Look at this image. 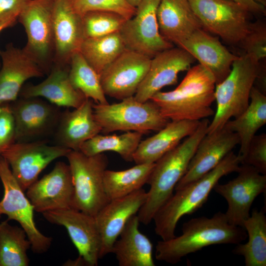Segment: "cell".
Masks as SVG:
<instances>
[{"mask_svg": "<svg viewBox=\"0 0 266 266\" xmlns=\"http://www.w3.org/2000/svg\"><path fill=\"white\" fill-rule=\"evenodd\" d=\"M121 100L113 104L94 102V115L101 133L136 132L143 134L160 131L170 121L151 100L142 102L133 96Z\"/></svg>", "mask_w": 266, "mask_h": 266, "instance_id": "obj_6", "label": "cell"}, {"mask_svg": "<svg viewBox=\"0 0 266 266\" xmlns=\"http://www.w3.org/2000/svg\"><path fill=\"white\" fill-rule=\"evenodd\" d=\"M136 214L132 216L114 242L112 252L120 266H155L153 246L139 230Z\"/></svg>", "mask_w": 266, "mask_h": 266, "instance_id": "obj_28", "label": "cell"}, {"mask_svg": "<svg viewBox=\"0 0 266 266\" xmlns=\"http://www.w3.org/2000/svg\"><path fill=\"white\" fill-rule=\"evenodd\" d=\"M190 54L213 75L216 84L229 74L238 56L231 52L219 40L203 28L193 33L178 45Z\"/></svg>", "mask_w": 266, "mask_h": 266, "instance_id": "obj_23", "label": "cell"}, {"mask_svg": "<svg viewBox=\"0 0 266 266\" xmlns=\"http://www.w3.org/2000/svg\"><path fill=\"white\" fill-rule=\"evenodd\" d=\"M240 164L237 155L232 151L200 178L175 190V193L154 217L155 233L163 240L175 237L179 220L184 215L192 214L200 208L219 180L228 174L237 172Z\"/></svg>", "mask_w": 266, "mask_h": 266, "instance_id": "obj_4", "label": "cell"}, {"mask_svg": "<svg viewBox=\"0 0 266 266\" xmlns=\"http://www.w3.org/2000/svg\"><path fill=\"white\" fill-rule=\"evenodd\" d=\"M94 101L86 98L72 111L62 112L53 135L56 145L71 150L79 151L86 141L101 133L93 112Z\"/></svg>", "mask_w": 266, "mask_h": 266, "instance_id": "obj_24", "label": "cell"}, {"mask_svg": "<svg viewBox=\"0 0 266 266\" xmlns=\"http://www.w3.org/2000/svg\"><path fill=\"white\" fill-rule=\"evenodd\" d=\"M143 134L136 132H126L120 135H101L99 133L84 142L79 151L87 156L112 151L127 162H133V154L141 140Z\"/></svg>", "mask_w": 266, "mask_h": 266, "instance_id": "obj_33", "label": "cell"}, {"mask_svg": "<svg viewBox=\"0 0 266 266\" xmlns=\"http://www.w3.org/2000/svg\"><path fill=\"white\" fill-rule=\"evenodd\" d=\"M69 80L73 87L96 103H108L100 75L87 63L79 51L75 53L69 62Z\"/></svg>", "mask_w": 266, "mask_h": 266, "instance_id": "obj_35", "label": "cell"}, {"mask_svg": "<svg viewBox=\"0 0 266 266\" xmlns=\"http://www.w3.org/2000/svg\"><path fill=\"white\" fill-rule=\"evenodd\" d=\"M75 11L81 16L92 11H104L114 12L126 20L135 14L136 8L125 0H71Z\"/></svg>", "mask_w": 266, "mask_h": 266, "instance_id": "obj_37", "label": "cell"}, {"mask_svg": "<svg viewBox=\"0 0 266 266\" xmlns=\"http://www.w3.org/2000/svg\"><path fill=\"white\" fill-rule=\"evenodd\" d=\"M200 121H169L154 135L141 140L133 156L135 164L155 163L185 138L193 134Z\"/></svg>", "mask_w": 266, "mask_h": 266, "instance_id": "obj_27", "label": "cell"}, {"mask_svg": "<svg viewBox=\"0 0 266 266\" xmlns=\"http://www.w3.org/2000/svg\"><path fill=\"white\" fill-rule=\"evenodd\" d=\"M155 163L136 164L122 170L106 169L103 182L108 199H112L128 195L147 184Z\"/></svg>", "mask_w": 266, "mask_h": 266, "instance_id": "obj_31", "label": "cell"}, {"mask_svg": "<svg viewBox=\"0 0 266 266\" xmlns=\"http://www.w3.org/2000/svg\"><path fill=\"white\" fill-rule=\"evenodd\" d=\"M126 49L119 32H117L103 36L84 39L79 52L100 75Z\"/></svg>", "mask_w": 266, "mask_h": 266, "instance_id": "obj_32", "label": "cell"}, {"mask_svg": "<svg viewBox=\"0 0 266 266\" xmlns=\"http://www.w3.org/2000/svg\"><path fill=\"white\" fill-rule=\"evenodd\" d=\"M8 104L15 123V142L53 135L62 113L60 107L39 97L19 98Z\"/></svg>", "mask_w": 266, "mask_h": 266, "instance_id": "obj_13", "label": "cell"}, {"mask_svg": "<svg viewBox=\"0 0 266 266\" xmlns=\"http://www.w3.org/2000/svg\"><path fill=\"white\" fill-rule=\"evenodd\" d=\"M244 54L258 62L266 56V26L264 22L252 23L250 30L240 44Z\"/></svg>", "mask_w": 266, "mask_h": 266, "instance_id": "obj_38", "label": "cell"}, {"mask_svg": "<svg viewBox=\"0 0 266 266\" xmlns=\"http://www.w3.org/2000/svg\"><path fill=\"white\" fill-rule=\"evenodd\" d=\"M216 81L212 73L199 64L191 67L173 90L159 91L150 100L170 121H200L213 115Z\"/></svg>", "mask_w": 266, "mask_h": 266, "instance_id": "obj_3", "label": "cell"}, {"mask_svg": "<svg viewBox=\"0 0 266 266\" xmlns=\"http://www.w3.org/2000/svg\"><path fill=\"white\" fill-rule=\"evenodd\" d=\"M237 172L235 178L225 184L218 182L213 190L227 202L225 214L228 222L243 228L254 200L266 191V175L246 164H241Z\"/></svg>", "mask_w": 266, "mask_h": 266, "instance_id": "obj_14", "label": "cell"}, {"mask_svg": "<svg viewBox=\"0 0 266 266\" xmlns=\"http://www.w3.org/2000/svg\"><path fill=\"white\" fill-rule=\"evenodd\" d=\"M242 6L251 14H266V0H231Z\"/></svg>", "mask_w": 266, "mask_h": 266, "instance_id": "obj_42", "label": "cell"}, {"mask_svg": "<svg viewBox=\"0 0 266 266\" xmlns=\"http://www.w3.org/2000/svg\"><path fill=\"white\" fill-rule=\"evenodd\" d=\"M146 197L147 192L141 188L111 200L95 217L101 240L100 259L112 252L113 244L126 223L137 214Z\"/></svg>", "mask_w": 266, "mask_h": 266, "instance_id": "obj_19", "label": "cell"}, {"mask_svg": "<svg viewBox=\"0 0 266 266\" xmlns=\"http://www.w3.org/2000/svg\"><path fill=\"white\" fill-rule=\"evenodd\" d=\"M203 119L196 131L156 163L147 184L150 189L146 200L137 213L140 223L147 225L157 211L170 199L177 183L184 175L197 146L206 134L209 124Z\"/></svg>", "mask_w": 266, "mask_h": 266, "instance_id": "obj_2", "label": "cell"}, {"mask_svg": "<svg viewBox=\"0 0 266 266\" xmlns=\"http://www.w3.org/2000/svg\"><path fill=\"white\" fill-rule=\"evenodd\" d=\"M0 179L4 194L0 201V219L18 222L25 231L33 253L42 254L50 248L52 238L44 235L37 229L34 220V208L12 173L10 168L0 155Z\"/></svg>", "mask_w": 266, "mask_h": 266, "instance_id": "obj_10", "label": "cell"}, {"mask_svg": "<svg viewBox=\"0 0 266 266\" xmlns=\"http://www.w3.org/2000/svg\"><path fill=\"white\" fill-rule=\"evenodd\" d=\"M26 195L39 213L72 208L74 187L68 164L56 163L51 172L27 189Z\"/></svg>", "mask_w": 266, "mask_h": 266, "instance_id": "obj_17", "label": "cell"}, {"mask_svg": "<svg viewBox=\"0 0 266 266\" xmlns=\"http://www.w3.org/2000/svg\"><path fill=\"white\" fill-rule=\"evenodd\" d=\"M151 60L126 49L100 74L105 95L119 100L134 96L148 70Z\"/></svg>", "mask_w": 266, "mask_h": 266, "instance_id": "obj_15", "label": "cell"}, {"mask_svg": "<svg viewBox=\"0 0 266 266\" xmlns=\"http://www.w3.org/2000/svg\"><path fill=\"white\" fill-rule=\"evenodd\" d=\"M17 20H10L6 21L0 22V33L3 30L14 26L16 23ZM1 51L0 50V68L1 67Z\"/></svg>", "mask_w": 266, "mask_h": 266, "instance_id": "obj_43", "label": "cell"}, {"mask_svg": "<svg viewBox=\"0 0 266 266\" xmlns=\"http://www.w3.org/2000/svg\"><path fill=\"white\" fill-rule=\"evenodd\" d=\"M0 106L16 100L24 83L33 77H43L44 72L23 49L12 43L1 51Z\"/></svg>", "mask_w": 266, "mask_h": 266, "instance_id": "obj_21", "label": "cell"}, {"mask_svg": "<svg viewBox=\"0 0 266 266\" xmlns=\"http://www.w3.org/2000/svg\"><path fill=\"white\" fill-rule=\"evenodd\" d=\"M70 149L49 145L42 139L15 142L2 152L12 173L21 189L25 191L37 180L40 172L52 161L66 157Z\"/></svg>", "mask_w": 266, "mask_h": 266, "instance_id": "obj_11", "label": "cell"}, {"mask_svg": "<svg viewBox=\"0 0 266 266\" xmlns=\"http://www.w3.org/2000/svg\"><path fill=\"white\" fill-rule=\"evenodd\" d=\"M239 143L237 134L225 127L206 133L200 141L186 172L174 190L197 180L212 170Z\"/></svg>", "mask_w": 266, "mask_h": 266, "instance_id": "obj_20", "label": "cell"}, {"mask_svg": "<svg viewBox=\"0 0 266 266\" xmlns=\"http://www.w3.org/2000/svg\"><path fill=\"white\" fill-rule=\"evenodd\" d=\"M182 233L170 239L161 240L156 246L155 258L175 264L188 254L216 244H238L245 240V229L230 224L225 213L218 212L211 218L201 216L183 224Z\"/></svg>", "mask_w": 266, "mask_h": 266, "instance_id": "obj_1", "label": "cell"}, {"mask_svg": "<svg viewBox=\"0 0 266 266\" xmlns=\"http://www.w3.org/2000/svg\"><path fill=\"white\" fill-rule=\"evenodd\" d=\"M157 17L161 35L177 46L195 31L202 28L188 0H161Z\"/></svg>", "mask_w": 266, "mask_h": 266, "instance_id": "obj_26", "label": "cell"}, {"mask_svg": "<svg viewBox=\"0 0 266 266\" xmlns=\"http://www.w3.org/2000/svg\"><path fill=\"white\" fill-rule=\"evenodd\" d=\"M55 1V0H30L17 19L24 27L28 37L23 49L47 75L54 64Z\"/></svg>", "mask_w": 266, "mask_h": 266, "instance_id": "obj_8", "label": "cell"}, {"mask_svg": "<svg viewBox=\"0 0 266 266\" xmlns=\"http://www.w3.org/2000/svg\"><path fill=\"white\" fill-rule=\"evenodd\" d=\"M161 0H142L120 30L126 48L151 59L173 44L161 35L157 12Z\"/></svg>", "mask_w": 266, "mask_h": 266, "instance_id": "obj_12", "label": "cell"}, {"mask_svg": "<svg viewBox=\"0 0 266 266\" xmlns=\"http://www.w3.org/2000/svg\"><path fill=\"white\" fill-rule=\"evenodd\" d=\"M42 214L50 223L65 227L87 266H98L101 240L95 217L71 207Z\"/></svg>", "mask_w": 266, "mask_h": 266, "instance_id": "obj_16", "label": "cell"}, {"mask_svg": "<svg viewBox=\"0 0 266 266\" xmlns=\"http://www.w3.org/2000/svg\"><path fill=\"white\" fill-rule=\"evenodd\" d=\"M16 127L8 103L0 106V155L16 142Z\"/></svg>", "mask_w": 266, "mask_h": 266, "instance_id": "obj_40", "label": "cell"}, {"mask_svg": "<svg viewBox=\"0 0 266 266\" xmlns=\"http://www.w3.org/2000/svg\"><path fill=\"white\" fill-rule=\"evenodd\" d=\"M266 123V96L254 86L248 107L238 116L229 120L224 126L236 133L239 137L240 147L237 155L240 163L252 139Z\"/></svg>", "mask_w": 266, "mask_h": 266, "instance_id": "obj_29", "label": "cell"}, {"mask_svg": "<svg viewBox=\"0 0 266 266\" xmlns=\"http://www.w3.org/2000/svg\"><path fill=\"white\" fill-rule=\"evenodd\" d=\"M30 0H0V22L17 20Z\"/></svg>", "mask_w": 266, "mask_h": 266, "instance_id": "obj_41", "label": "cell"}, {"mask_svg": "<svg viewBox=\"0 0 266 266\" xmlns=\"http://www.w3.org/2000/svg\"><path fill=\"white\" fill-rule=\"evenodd\" d=\"M66 157L74 187L72 208L95 217L110 200L103 182L108 159L104 153L87 156L74 150Z\"/></svg>", "mask_w": 266, "mask_h": 266, "instance_id": "obj_7", "label": "cell"}, {"mask_svg": "<svg viewBox=\"0 0 266 266\" xmlns=\"http://www.w3.org/2000/svg\"><path fill=\"white\" fill-rule=\"evenodd\" d=\"M31 243L25 231L8 223L7 219L0 223V266H28L27 251Z\"/></svg>", "mask_w": 266, "mask_h": 266, "instance_id": "obj_34", "label": "cell"}, {"mask_svg": "<svg viewBox=\"0 0 266 266\" xmlns=\"http://www.w3.org/2000/svg\"><path fill=\"white\" fill-rule=\"evenodd\" d=\"M82 19L85 39L119 32L127 20L120 14L104 11L86 12Z\"/></svg>", "mask_w": 266, "mask_h": 266, "instance_id": "obj_36", "label": "cell"}, {"mask_svg": "<svg viewBox=\"0 0 266 266\" xmlns=\"http://www.w3.org/2000/svg\"><path fill=\"white\" fill-rule=\"evenodd\" d=\"M202 28L228 44L240 45L252 23L246 9L231 0H188Z\"/></svg>", "mask_w": 266, "mask_h": 266, "instance_id": "obj_9", "label": "cell"}, {"mask_svg": "<svg viewBox=\"0 0 266 266\" xmlns=\"http://www.w3.org/2000/svg\"><path fill=\"white\" fill-rule=\"evenodd\" d=\"M69 65L54 64L48 77L42 82L23 85L20 98H44L59 107L77 108L87 98L72 85L68 76Z\"/></svg>", "mask_w": 266, "mask_h": 266, "instance_id": "obj_25", "label": "cell"}, {"mask_svg": "<svg viewBox=\"0 0 266 266\" xmlns=\"http://www.w3.org/2000/svg\"><path fill=\"white\" fill-rule=\"evenodd\" d=\"M241 164L252 166L266 175V134L255 135L252 139Z\"/></svg>", "mask_w": 266, "mask_h": 266, "instance_id": "obj_39", "label": "cell"}, {"mask_svg": "<svg viewBox=\"0 0 266 266\" xmlns=\"http://www.w3.org/2000/svg\"><path fill=\"white\" fill-rule=\"evenodd\" d=\"M129 4L136 8L142 0H125Z\"/></svg>", "mask_w": 266, "mask_h": 266, "instance_id": "obj_44", "label": "cell"}, {"mask_svg": "<svg viewBox=\"0 0 266 266\" xmlns=\"http://www.w3.org/2000/svg\"><path fill=\"white\" fill-rule=\"evenodd\" d=\"M195 58L180 47H172L163 51L151 59L148 70L138 87L134 97L145 102L167 86L175 84L178 74L187 70Z\"/></svg>", "mask_w": 266, "mask_h": 266, "instance_id": "obj_18", "label": "cell"}, {"mask_svg": "<svg viewBox=\"0 0 266 266\" xmlns=\"http://www.w3.org/2000/svg\"><path fill=\"white\" fill-rule=\"evenodd\" d=\"M243 228L248 237L244 244L239 243L233 252L243 257L246 266H266V216L263 209H255L244 222Z\"/></svg>", "mask_w": 266, "mask_h": 266, "instance_id": "obj_30", "label": "cell"}, {"mask_svg": "<svg viewBox=\"0 0 266 266\" xmlns=\"http://www.w3.org/2000/svg\"><path fill=\"white\" fill-rule=\"evenodd\" d=\"M263 69L260 62L244 54L233 62L228 76L215 85L216 110L206 133L222 129L231 118H236L248 107L250 93Z\"/></svg>", "mask_w": 266, "mask_h": 266, "instance_id": "obj_5", "label": "cell"}, {"mask_svg": "<svg viewBox=\"0 0 266 266\" xmlns=\"http://www.w3.org/2000/svg\"><path fill=\"white\" fill-rule=\"evenodd\" d=\"M53 30L54 64L69 65L72 56L79 51L85 39L82 16L75 11L71 0H55Z\"/></svg>", "mask_w": 266, "mask_h": 266, "instance_id": "obj_22", "label": "cell"}]
</instances>
